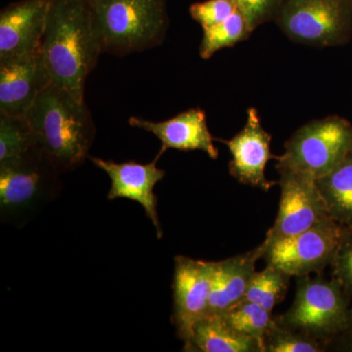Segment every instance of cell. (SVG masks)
Instances as JSON below:
<instances>
[{"label":"cell","instance_id":"obj_1","mask_svg":"<svg viewBox=\"0 0 352 352\" xmlns=\"http://www.w3.org/2000/svg\"><path fill=\"white\" fill-rule=\"evenodd\" d=\"M39 52L52 85L85 100L87 76L103 52L88 0H51Z\"/></svg>","mask_w":352,"mask_h":352},{"label":"cell","instance_id":"obj_2","mask_svg":"<svg viewBox=\"0 0 352 352\" xmlns=\"http://www.w3.org/2000/svg\"><path fill=\"white\" fill-rule=\"evenodd\" d=\"M25 118L39 151L60 173L76 170L89 157L96 129L85 100L50 85Z\"/></svg>","mask_w":352,"mask_h":352},{"label":"cell","instance_id":"obj_3","mask_svg":"<svg viewBox=\"0 0 352 352\" xmlns=\"http://www.w3.org/2000/svg\"><path fill=\"white\" fill-rule=\"evenodd\" d=\"M103 52L126 56L162 44L168 28L166 0H88Z\"/></svg>","mask_w":352,"mask_h":352},{"label":"cell","instance_id":"obj_4","mask_svg":"<svg viewBox=\"0 0 352 352\" xmlns=\"http://www.w3.org/2000/svg\"><path fill=\"white\" fill-rule=\"evenodd\" d=\"M351 298L336 278L298 277L293 305L277 317L282 323L323 346L349 335Z\"/></svg>","mask_w":352,"mask_h":352},{"label":"cell","instance_id":"obj_5","mask_svg":"<svg viewBox=\"0 0 352 352\" xmlns=\"http://www.w3.org/2000/svg\"><path fill=\"white\" fill-rule=\"evenodd\" d=\"M352 153V124L332 116L298 129L277 157V170L305 173L314 179L328 175Z\"/></svg>","mask_w":352,"mask_h":352},{"label":"cell","instance_id":"obj_6","mask_svg":"<svg viewBox=\"0 0 352 352\" xmlns=\"http://www.w3.org/2000/svg\"><path fill=\"white\" fill-rule=\"evenodd\" d=\"M60 171L43 153L0 166V217L21 226L29 221L61 188Z\"/></svg>","mask_w":352,"mask_h":352},{"label":"cell","instance_id":"obj_7","mask_svg":"<svg viewBox=\"0 0 352 352\" xmlns=\"http://www.w3.org/2000/svg\"><path fill=\"white\" fill-rule=\"evenodd\" d=\"M275 22L294 43L340 45L352 34L351 0H283Z\"/></svg>","mask_w":352,"mask_h":352},{"label":"cell","instance_id":"obj_8","mask_svg":"<svg viewBox=\"0 0 352 352\" xmlns=\"http://www.w3.org/2000/svg\"><path fill=\"white\" fill-rule=\"evenodd\" d=\"M342 231L344 227L336 220H324L303 232L270 245L263 243L261 258L292 277L321 272L332 264Z\"/></svg>","mask_w":352,"mask_h":352},{"label":"cell","instance_id":"obj_9","mask_svg":"<svg viewBox=\"0 0 352 352\" xmlns=\"http://www.w3.org/2000/svg\"><path fill=\"white\" fill-rule=\"evenodd\" d=\"M278 173L281 188L279 210L274 224L266 234L264 245L303 232L324 220L332 219L316 179L296 171Z\"/></svg>","mask_w":352,"mask_h":352},{"label":"cell","instance_id":"obj_10","mask_svg":"<svg viewBox=\"0 0 352 352\" xmlns=\"http://www.w3.org/2000/svg\"><path fill=\"white\" fill-rule=\"evenodd\" d=\"M212 261L187 256L175 258L173 322L186 351L194 328L208 314L212 287Z\"/></svg>","mask_w":352,"mask_h":352},{"label":"cell","instance_id":"obj_11","mask_svg":"<svg viewBox=\"0 0 352 352\" xmlns=\"http://www.w3.org/2000/svg\"><path fill=\"white\" fill-rule=\"evenodd\" d=\"M271 140L272 136L261 126L258 110L250 108L242 131L230 140L219 139L232 156L229 163L231 176L242 184L270 191L275 182L266 178V164L277 157L271 152Z\"/></svg>","mask_w":352,"mask_h":352},{"label":"cell","instance_id":"obj_12","mask_svg":"<svg viewBox=\"0 0 352 352\" xmlns=\"http://www.w3.org/2000/svg\"><path fill=\"white\" fill-rule=\"evenodd\" d=\"M96 168L105 171L111 179L108 200L127 199L142 206L148 219L156 229L157 239L163 238V228L157 214V198L154 189L164 179L166 171L157 166L159 159L149 164L131 161L118 164L100 157H89Z\"/></svg>","mask_w":352,"mask_h":352},{"label":"cell","instance_id":"obj_13","mask_svg":"<svg viewBox=\"0 0 352 352\" xmlns=\"http://www.w3.org/2000/svg\"><path fill=\"white\" fill-rule=\"evenodd\" d=\"M52 80L39 50L34 54L0 60V113L25 117Z\"/></svg>","mask_w":352,"mask_h":352},{"label":"cell","instance_id":"obj_14","mask_svg":"<svg viewBox=\"0 0 352 352\" xmlns=\"http://www.w3.org/2000/svg\"><path fill=\"white\" fill-rule=\"evenodd\" d=\"M51 0H20L0 13V60L27 56L41 48Z\"/></svg>","mask_w":352,"mask_h":352},{"label":"cell","instance_id":"obj_15","mask_svg":"<svg viewBox=\"0 0 352 352\" xmlns=\"http://www.w3.org/2000/svg\"><path fill=\"white\" fill-rule=\"evenodd\" d=\"M129 126L151 132L162 142L157 159L166 150L201 151L212 160L219 159V149L214 146V136L208 129L207 116L200 108L190 109L164 122H151L138 117H131Z\"/></svg>","mask_w":352,"mask_h":352},{"label":"cell","instance_id":"obj_16","mask_svg":"<svg viewBox=\"0 0 352 352\" xmlns=\"http://www.w3.org/2000/svg\"><path fill=\"white\" fill-rule=\"evenodd\" d=\"M263 245H259L245 254L221 261H212L208 314H224L244 300L252 278L256 273V261L263 258Z\"/></svg>","mask_w":352,"mask_h":352},{"label":"cell","instance_id":"obj_17","mask_svg":"<svg viewBox=\"0 0 352 352\" xmlns=\"http://www.w3.org/2000/svg\"><path fill=\"white\" fill-rule=\"evenodd\" d=\"M185 351L264 352L258 340L236 333L221 315L208 314L194 328Z\"/></svg>","mask_w":352,"mask_h":352},{"label":"cell","instance_id":"obj_18","mask_svg":"<svg viewBox=\"0 0 352 352\" xmlns=\"http://www.w3.org/2000/svg\"><path fill=\"white\" fill-rule=\"evenodd\" d=\"M316 182L331 217L352 228V153Z\"/></svg>","mask_w":352,"mask_h":352},{"label":"cell","instance_id":"obj_19","mask_svg":"<svg viewBox=\"0 0 352 352\" xmlns=\"http://www.w3.org/2000/svg\"><path fill=\"white\" fill-rule=\"evenodd\" d=\"M36 152L41 151L27 118L0 113V166L16 163Z\"/></svg>","mask_w":352,"mask_h":352},{"label":"cell","instance_id":"obj_20","mask_svg":"<svg viewBox=\"0 0 352 352\" xmlns=\"http://www.w3.org/2000/svg\"><path fill=\"white\" fill-rule=\"evenodd\" d=\"M200 56L208 60L217 51L231 47L249 38L254 30L249 21L239 10L235 11L223 22L203 29Z\"/></svg>","mask_w":352,"mask_h":352},{"label":"cell","instance_id":"obj_21","mask_svg":"<svg viewBox=\"0 0 352 352\" xmlns=\"http://www.w3.org/2000/svg\"><path fill=\"white\" fill-rule=\"evenodd\" d=\"M221 316L236 333L258 340L263 346L264 337L274 321L272 311L249 300H242Z\"/></svg>","mask_w":352,"mask_h":352},{"label":"cell","instance_id":"obj_22","mask_svg":"<svg viewBox=\"0 0 352 352\" xmlns=\"http://www.w3.org/2000/svg\"><path fill=\"white\" fill-rule=\"evenodd\" d=\"M292 276L275 266L266 264L263 271H256L244 300L256 302L272 311L284 300Z\"/></svg>","mask_w":352,"mask_h":352},{"label":"cell","instance_id":"obj_23","mask_svg":"<svg viewBox=\"0 0 352 352\" xmlns=\"http://www.w3.org/2000/svg\"><path fill=\"white\" fill-rule=\"evenodd\" d=\"M264 352H322L326 346L294 330L274 317L263 339Z\"/></svg>","mask_w":352,"mask_h":352},{"label":"cell","instance_id":"obj_24","mask_svg":"<svg viewBox=\"0 0 352 352\" xmlns=\"http://www.w3.org/2000/svg\"><path fill=\"white\" fill-rule=\"evenodd\" d=\"M237 10L234 0H206L192 4L189 8L190 15L203 29L223 22Z\"/></svg>","mask_w":352,"mask_h":352},{"label":"cell","instance_id":"obj_25","mask_svg":"<svg viewBox=\"0 0 352 352\" xmlns=\"http://www.w3.org/2000/svg\"><path fill=\"white\" fill-rule=\"evenodd\" d=\"M336 278L352 300V228L344 227L335 258L331 264Z\"/></svg>","mask_w":352,"mask_h":352},{"label":"cell","instance_id":"obj_26","mask_svg":"<svg viewBox=\"0 0 352 352\" xmlns=\"http://www.w3.org/2000/svg\"><path fill=\"white\" fill-rule=\"evenodd\" d=\"M238 10L249 21L252 30L276 20L283 0H234Z\"/></svg>","mask_w":352,"mask_h":352},{"label":"cell","instance_id":"obj_27","mask_svg":"<svg viewBox=\"0 0 352 352\" xmlns=\"http://www.w3.org/2000/svg\"><path fill=\"white\" fill-rule=\"evenodd\" d=\"M349 351H352V308H351V330H349Z\"/></svg>","mask_w":352,"mask_h":352},{"label":"cell","instance_id":"obj_28","mask_svg":"<svg viewBox=\"0 0 352 352\" xmlns=\"http://www.w3.org/2000/svg\"><path fill=\"white\" fill-rule=\"evenodd\" d=\"M351 3H352V0H351Z\"/></svg>","mask_w":352,"mask_h":352}]
</instances>
